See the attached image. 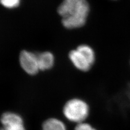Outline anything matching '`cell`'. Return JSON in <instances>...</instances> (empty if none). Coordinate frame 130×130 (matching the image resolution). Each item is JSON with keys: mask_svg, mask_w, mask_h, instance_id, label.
<instances>
[{"mask_svg": "<svg viewBox=\"0 0 130 130\" xmlns=\"http://www.w3.org/2000/svg\"><path fill=\"white\" fill-rule=\"evenodd\" d=\"M89 10L86 0H63L58 9L63 26L68 29L83 27L86 22Z\"/></svg>", "mask_w": 130, "mask_h": 130, "instance_id": "6da1fadb", "label": "cell"}, {"mask_svg": "<svg viewBox=\"0 0 130 130\" xmlns=\"http://www.w3.org/2000/svg\"><path fill=\"white\" fill-rule=\"evenodd\" d=\"M71 61L78 70L87 72L95 61V56L93 49L86 44H81L69 54Z\"/></svg>", "mask_w": 130, "mask_h": 130, "instance_id": "7a4b0ae2", "label": "cell"}, {"mask_svg": "<svg viewBox=\"0 0 130 130\" xmlns=\"http://www.w3.org/2000/svg\"><path fill=\"white\" fill-rule=\"evenodd\" d=\"M63 113L68 120L79 124L83 123L88 117L89 107L84 101L73 99L69 100L64 105Z\"/></svg>", "mask_w": 130, "mask_h": 130, "instance_id": "3957f363", "label": "cell"}, {"mask_svg": "<svg viewBox=\"0 0 130 130\" xmlns=\"http://www.w3.org/2000/svg\"><path fill=\"white\" fill-rule=\"evenodd\" d=\"M20 63L23 70L30 75H35L40 70L37 54L27 51L21 52Z\"/></svg>", "mask_w": 130, "mask_h": 130, "instance_id": "277c9868", "label": "cell"}, {"mask_svg": "<svg viewBox=\"0 0 130 130\" xmlns=\"http://www.w3.org/2000/svg\"><path fill=\"white\" fill-rule=\"evenodd\" d=\"M3 127L7 130H26L21 116L13 112H6L1 118Z\"/></svg>", "mask_w": 130, "mask_h": 130, "instance_id": "5b68a950", "label": "cell"}, {"mask_svg": "<svg viewBox=\"0 0 130 130\" xmlns=\"http://www.w3.org/2000/svg\"><path fill=\"white\" fill-rule=\"evenodd\" d=\"M37 57L40 70H49L53 66L54 58L51 52H45L37 54Z\"/></svg>", "mask_w": 130, "mask_h": 130, "instance_id": "8992f818", "label": "cell"}, {"mask_svg": "<svg viewBox=\"0 0 130 130\" xmlns=\"http://www.w3.org/2000/svg\"><path fill=\"white\" fill-rule=\"evenodd\" d=\"M43 130H67L66 125L56 118H50L44 122L42 125Z\"/></svg>", "mask_w": 130, "mask_h": 130, "instance_id": "52a82bcc", "label": "cell"}, {"mask_svg": "<svg viewBox=\"0 0 130 130\" xmlns=\"http://www.w3.org/2000/svg\"><path fill=\"white\" fill-rule=\"evenodd\" d=\"M20 2L21 0H0L1 5L8 9L17 8L20 5Z\"/></svg>", "mask_w": 130, "mask_h": 130, "instance_id": "ba28073f", "label": "cell"}, {"mask_svg": "<svg viewBox=\"0 0 130 130\" xmlns=\"http://www.w3.org/2000/svg\"><path fill=\"white\" fill-rule=\"evenodd\" d=\"M75 130H96L91 125L86 123H81L76 125Z\"/></svg>", "mask_w": 130, "mask_h": 130, "instance_id": "9c48e42d", "label": "cell"}, {"mask_svg": "<svg viewBox=\"0 0 130 130\" xmlns=\"http://www.w3.org/2000/svg\"><path fill=\"white\" fill-rule=\"evenodd\" d=\"M0 130H7V129H6V128H5L4 127H2V128H1V129H0Z\"/></svg>", "mask_w": 130, "mask_h": 130, "instance_id": "30bf717a", "label": "cell"}]
</instances>
